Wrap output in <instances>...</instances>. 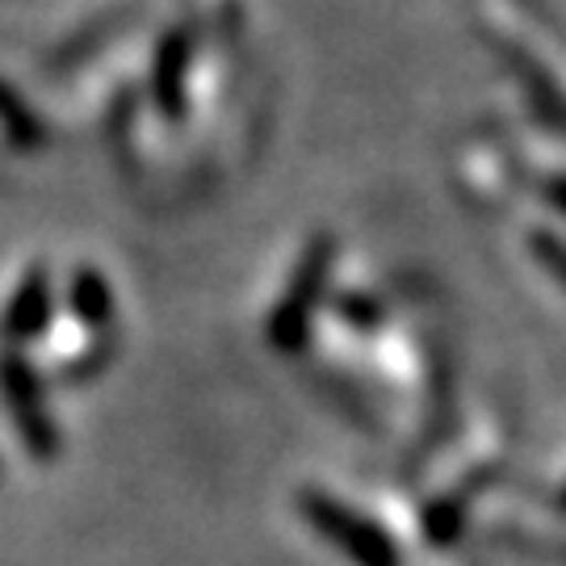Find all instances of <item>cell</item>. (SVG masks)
I'll list each match as a JSON object with an SVG mask.
<instances>
[{
	"label": "cell",
	"mask_w": 566,
	"mask_h": 566,
	"mask_svg": "<svg viewBox=\"0 0 566 566\" xmlns=\"http://www.w3.org/2000/svg\"><path fill=\"white\" fill-rule=\"evenodd\" d=\"M546 193H549V202L558 206V210H566V177H563V181H549Z\"/></svg>",
	"instance_id": "obj_2"
},
{
	"label": "cell",
	"mask_w": 566,
	"mask_h": 566,
	"mask_svg": "<svg viewBox=\"0 0 566 566\" xmlns=\"http://www.w3.org/2000/svg\"><path fill=\"white\" fill-rule=\"evenodd\" d=\"M537 252H542V264H546L549 273H558L566 282V248L558 240H549V235H537Z\"/></svg>",
	"instance_id": "obj_1"
}]
</instances>
